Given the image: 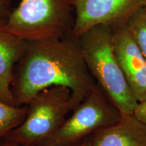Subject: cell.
Segmentation results:
<instances>
[{
    "mask_svg": "<svg viewBox=\"0 0 146 146\" xmlns=\"http://www.w3.org/2000/svg\"><path fill=\"white\" fill-rule=\"evenodd\" d=\"M70 113L57 131L39 146L77 145L96 131L116 123L123 115L97 83Z\"/></svg>",
    "mask_w": 146,
    "mask_h": 146,
    "instance_id": "obj_5",
    "label": "cell"
},
{
    "mask_svg": "<svg viewBox=\"0 0 146 146\" xmlns=\"http://www.w3.org/2000/svg\"><path fill=\"white\" fill-rule=\"evenodd\" d=\"M12 0H0V28L4 26L12 14Z\"/></svg>",
    "mask_w": 146,
    "mask_h": 146,
    "instance_id": "obj_12",
    "label": "cell"
},
{
    "mask_svg": "<svg viewBox=\"0 0 146 146\" xmlns=\"http://www.w3.org/2000/svg\"><path fill=\"white\" fill-rule=\"evenodd\" d=\"M27 105L25 120L1 143L39 146L48 139L72 112L71 91L62 86L49 87L39 91Z\"/></svg>",
    "mask_w": 146,
    "mask_h": 146,
    "instance_id": "obj_4",
    "label": "cell"
},
{
    "mask_svg": "<svg viewBox=\"0 0 146 146\" xmlns=\"http://www.w3.org/2000/svg\"><path fill=\"white\" fill-rule=\"evenodd\" d=\"M132 115L138 121L146 125V99L137 102Z\"/></svg>",
    "mask_w": 146,
    "mask_h": 146,
    "instance_id": "obj_13",
    "label": "cell"
},
{
    "mask_svg": "<svg viewBox=\"0 0 146 146\" xmlns=\"http://www.w3.org/2000/svg\"><path fill=\"white\" fill-rule=\"evenodd\" d=\"M29 43L0 30V100L9 104L15 105L11 90L14 69Z\"/></svg>",
    "mask_w": 146,
    "mask_h": 146,
    "instance_id": "obj_9",
    "label": "cell"
},
{
    "mask_svg": "<svg viewBox=\"0 0 146 146\" xmlns=\"http://www.w3.org/2000/svg\"><path fill=\"white\" fill-rule=\"evenodd\" d=\"M74 23L71 35L77 38L91 27L125 25L141 7V0H72Z\"/></svg>",
    "mask_w": 146,
    "mask_h": 146,
    "instance_id": "obj_6",
    "label": "cell"
},
{
    "mask_svg": "<svg viewBox=\"0 0 146 146\" xmlns=\"http://www.w3.org/2000/svg\"><path fill=\"white\" fill-rule=\"evenodd\" d=\"M27 111V105H12L0 100V145L5 137L25 120Z\"/></svg>",
    "mask_w": 146,
    "mask_h": 146,
    "instance_id": "obj_10",
    "label": "cell"
},
{
    "mask_svg": "<svg viewBox=\"0 0 146 146\" xmlns=\"http://www.w3.org/2000/svg\"><path fill=\"white\" fill-rule=\"evenodd\" d=\"M91 146H146V125L132 114H123L118 121L90 136Z\"/></svg>",
    "mask_w": 146,
    "mask_h": 146,
    "instance_id": "obj_8",
    "label": "cell"
},
{
    "mask_svg": "<svg viewBox=\"0 0 146 146\" xmlns=\"http://www.w3.org/2000/svg\"><path fill=\"white\" fill-rule=\"evenodd\" d=\"M72 0H21L0 30L29 42L60 39L71 35Z\"/></svg>",
    "mask_w": 146,
    "mask_h": 146,
    "instance_id": "obj_3",
    "label": "cell"
},
{
    "mask_svg": "<svg viewBox=\"0 0 146 146\" xmlns=\"http://www.w3.org/2000/svg\"><path fill=\"white\" fill-rule=\"evenodd\" d=\"M141 7L146 10V0H141Z\"/></svg>",
    "mask_w": 146,
    "mask_h": 146,
    "instance_id": "obj_15",
    "label": "cell"
},
{
    "mask_svg": "<svg viewBox=\"0 0 146 146\" xmlns=\"http://www.w3.org/2000/svg\"><path fill=\"white\" fill-rule=\"evenodd\" d=\"M96 84L77 39L70 35L60 39L29 42L15 66L11 90L15 105L25 106L43 89L67 87L73 110Z\"/></svg>",
    "mask_w": 146,
    "mask_h": 146,
    "instance_id": "obj_1",
    "label": "cell"
},
{
    "mask_svg": "<svg viewBox=\"0 0 146 146\" xmlns=\"http://www.w3.org/2000/svg\"><path fill=\"white\" fill-rule=\"evenodd\" d=\"M125 25L146 59V10L142 7L139 8Z\"/></svg>",
    "mask_w": 146,
    "mask_h": 146,
    "instance_id": "obj_11",
    "label": "cell"
},
{
    "mask_svg": "<svg viewBox=\"0 0 146 146\" xmlns=\"http://www.w3.org/2000/svg\"><path fill=\"white\" fill-rule=\"evenodd\" d=\"M116 59L137 102L146 99V59L126 25L113 27Z\"/></svg>",
    "mask_w": 146,
    "mask_h": 146,
    "instance_id": "obj_7",
    "label": "cell"
},
{
    "mask_svg": "<svg viewBox=\"0 0 146 146\" xmlns=\"http://www.w3.org/2000/svg\"><path fill=\"white\" fill-rule=\"evenodd\" d=\"M0 146H24V145H14V144H10V143H1ZM72 146H91V140H90V137H89L88 138H87L86 139L84 140L83 142H81V143L77 144L75 145H72Z\"/></svg>",
    "mask_w": 146,
    "mask_h": 146,
    "instance_id": "obj_14",
    "label": "cell"
},
{
    "mask_svg": "<svg viewBox=\"0 0 146 146\" xmlns=\"http://www.w3.org/2000/svg\"><path fill=\"white\" fill-rule=\"evenodd\" d=\"M83 58L95 81L123 114H132L137 103L128 84L113 45V27L98 25L77 38Z\"/></svg>",
    "mask_w": 146,
    "mask_h": 146,
    "instance_id": "obj_2",
    "label": "cell"
}]
</instances>
